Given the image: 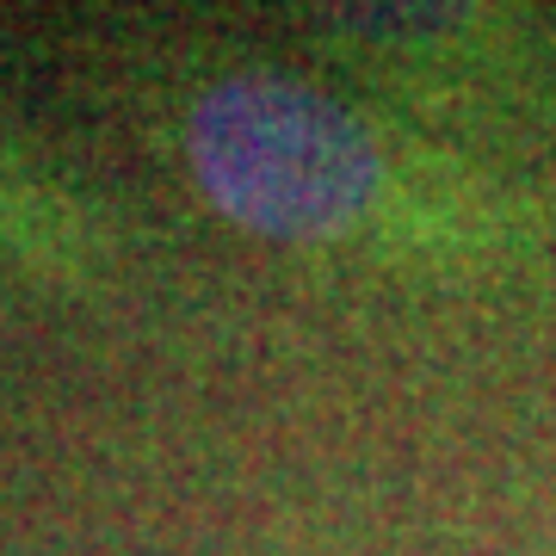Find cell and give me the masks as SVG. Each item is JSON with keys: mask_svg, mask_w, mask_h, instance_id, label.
I'll return each mask as SVG.
<instances>
[{"mask_svg": "<svg viewBox=\"0 0 556 556\" xmlns=\"http://www.w3.org/2000/svg\"><path fill=\"white\" fill-rule=\"evenodd\" d=\"M186 161L229 223L291 248H402V223L452 217L383 124L278 68L211 80L186 112Z\"/></svg>", "mask_w": 556, "mask_h": 556, "instance_id": "6da1fadb", "label": "cell"}]
</instances>
